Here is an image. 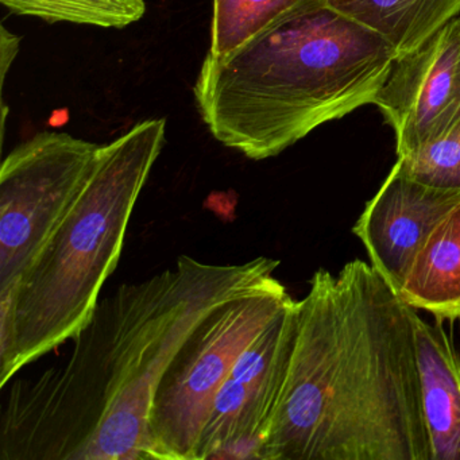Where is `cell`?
I'll return each instance as SVG.
<instances>
[{"mask_svg":"<svg viewBox=\"0 0 460 460\" xmlns=\"http://www.w3.org/2000/svg\"><path fill=\"white\" fill-rule=\"evenodd\" d=\"M279 265L258 257L176 269L118 288L74 339L66 365L13 385L0 422L2 460L155 459L150 416L158 382L195 325Z\"/></svg>","mask_w":460,"mask_h":460,"instance_id":"obj_1","label":"cell"},{"mask_svg":"<svg viewBox=\"0 0 460 460\" xmlns=\"http://www.w3.org/2000/svg\"><path fill=\"white\" fill-rule=\"evenodd\" d=\"M262 460H432L413 319L373 265L317 270Z\"/></svg>","mask_w":460,"mask_h":460,"instance_id":"obj_2","label":"cell"},{"mask_svg":"<svg viewBox=\"0 0 460 460\" xmlns=\"http://www.w3.org/2000/svg\"><path fill=\"white\" fill-rule=\"evenodd\" d=\"M397 58L327 0H300L233 52L207 53L193 93L215 139L266 160L374 104Z\"/></svg>","mask_w":460,"mask_h":460,"instance_id":"obj_3","label":"cell"},{"mask_svg":"<svg viewBox=\"0 0 460 460\" xmlns=\"http://www.w3.org/2000/svg\"><path fill=\"white\" fill-rule=\"evenodd\" d=\"M149 119L110 144L76 200L12 292L0 296V387L25 366L76 338L119 262L137 200L165 144Z\"/></svg>","mask_w":460,"mask_h":460,"instance_id":"obj_4","label":"cell"},{"mask_svg":"<svg viewBox=\"0 0 460 460\" xmlns=\"http://www.w3.org/2000/svg\"><path fill=\"white\" fill-rule=\"evenodd\" d=\"M293 298L262 282L209 311L164 371L153 400L150 433L157 460H195L215 397L236 360Z\"/></svg>","mask_w":460,"mask_h":460,"instance_id":"obj_5","label":"cell"},{"mask_svg":"<svg viewBox=\"0 0 460 460\" xmlns=\"http://www.w3.org/2000/svg\"><path fill=\"white\" fill-rule=\"evenodd\" d=\"M101 145L44 131L0 169V296L14 289L60 225L95 165Z\"/></svg>","mask_w":460,"mask_h":460,"instance_id":"obj_6","label":"cell"},{"mask_svg":"<svg viewBox=\"0 0 460 460\" xmlns=\"http://www.w3.org/2000/svg\"><path fill=\"white\" fill-rule=\"evenodd\" d=\"M297 335L296 301L247 346L209 411L195 460L258 459L279 402Z\"/></svg>","mask_w":460,"mask_h":460,"instance_id":"obj_7","label":"cell"},{"mask_svg":"<svg viewBox=\"0 0 460 460\" xmlns=\"http://www.w3.org/2000/svg\"><path fill=\"white\" fill-rule=\"evenodd\" d=\"M374 104L394 130L398 157L460 122V15L395 58Z\"/></svg>","mask_w":460,"mask_h":460,"instance_id":"obj_8","label":"cell"},{"mask_svg":"<svg viewBox=\"0 0 460 460\" xmlns=\"http://www.w3.org/2000/svg\"><path fill=\"white\" fill-rule=\"evenodd\" d=\"M460 200V190H436L406 176L395 163L354 227L371 265L398 293L425 239Z\"/></svg>","mask_w":460,"mask_h":460,"instance_id":"obj_9","label":"cell"},{"mask_svg":"<svg viewBox=\"0 0 460 460\" xmlns=\"http://www.w3.org/2000/svg\"><path fill=\"white\" fill-rule=\"evenodd\" d=\"M422 413L432 460H460V357L441 324L414 314Z\"/></svg>","mask_w":460,"mask_h":460,"instance_id":"obj_10","label":"cell"},{"mask_svg":"<svg viewBox=\"0 0 460 460\" xmlns=\"http://www.w3.org/2000/svg\"><path fill=\"white\" fill-rule=\"evenodd\" d=\"M400 296L438 319H460V200L425 239Z\"/></svg>","mask_w":460,"mask_h":460,"instance_id":"obj_11","label":"cell"},{"mask_svg":"<svg viewBox=\"0 0 460 460\" xmlns=\"http://www.w3.org/2000/svg\"><path fill=\"white\" fill-rule=\"evenodd\" d=\"M386 40L398 56L413 52L460 15V0H327Z\"/></svg>","mask_w":460,"mask_h":460,"instance_id":"obj_12","label":"cell"},{"mask_svg":"<svg viewBox=\"0 0 460 460\" xmlns=\"http://www.w3.org/2000/svg\"><path fill=\"white\" fill-rule=\"evenodd\" d=\"M18 15L40 18L50 23L123 29L144 18L145 0H0Z\"/></svg>","mask_w":460,"mask_h":460,"instance_id":"obj_13","label":"cell"},{"mask_svg":"<svg viewBox=\"0 0 460 460\" xmlns=\"http://www.w3.org/2000/svg\"><path fill=\"white\" fill-rule=\"evenodd\" d=\"M300 0H214L211 47L220 58L249 41Z\"/></svg>","mask_w":460,"mask_h":460,"instance_id":"obj_14","label":"cell"},{"mask_svg":"<svg viewBox=\"0 0 460 460\" xmlns=\"http://www.w3.org/2000/svg\"><path fill=\"white\" fill-rule=\"evenodd\" d=\"M406 176L427 187L460 190V122L443 136L398 157Z\"/></svg>","mask_w":460,"mask_h":460,"instance_id":"obj_15","label":"cell"},{"mask_svg":"<svg viewBox=\"0 0 460 460\" xmlns=\"http://www.w3.org/2000/svg\"><path fill=\"white\" fill-rule=\"evenodd\" d=\"M22 39L10 33L4 26H2V34H0V68H2V87L4 85V80L7 77V71L12 66L13 61L17 58L20 52V44Z\"/></svg>","mask_w":460,"mask_h":460,"instance_id":"obj_16","label":"cell"}]
</instances>
